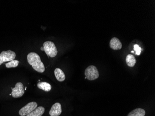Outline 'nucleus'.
Instances as JSON below:
<instances>
[{
	"label": "nucleus",
	"mask_w": 155,
	"mask_h": 116,
	"mask_svg": "<svg viewBox=\"0 0 155 116\" xmlns=\"http://www.w3.org/2000/svg\"><path fill=\"white\" fill-rule=\"evenodd\" d=\"M27 60L29 65L35 70L40 73H43L45 70L44 64L41 61L40 56L34 52L29 53L27 55Z\"/></svg>",
	"instance_id": "nucleus-1"
},
{
	"label": "nucleus",
	"mask_w": 155,
	"mask_h": 116,
	"mask_svg": "<svg viewBox=\"0 0 155 116\" xmlns=\"http://www.w3.org/2000/svg\"><path fill=\"white\" fill-rule=\"evenodd\" d=\"M44 51L48 56L55 57L58 54V51L54 43L50 41H47L43 43Z\"/></svg>",
	"instance_id": "nucleus-2"
},
{
	"label": "nucleus",
	"mask_w": 155,
	"mask_h": 116,
	"mask_svg": "<svg viewBox=\"0 0 155 116\" xmlns=\"http://www.w3.org/2000/svg\"><path fill=\"white\" fill-rule=\"evenodd\" d=\"M84 75L86 76L85 78H87L89 81H94L100 76L98 70L95 66L93 65L89 66L86 68Z\"/></svg>",
	"instance_id": "nucleus-3"
},
{
	"label": "nucleus",
	"mask_w": 155,
	"mask_h": 116,
	"mask_svg": "<svg viewBox=\"0 0 155 116\" xmlns=\"http://www.w3.org/2000/svg\"><path fill=\"white\" fill-rule=\"evenodd\" d=\"M16 54L10 50L2 51L0 54V65L6 62H9L15 59Z\"/></svg>",
	"instance_id": "nucleus-4"
},
{
	"label": "nucleus",
	"mask_w": 155,
	"mask_h": 116,
	"mask_svg": "<svg viewBox=\"0 0 155 116\" xmlns=\"http://www.w3.org/2000/svg\"><path fill=\"white\" fill-rule=\"evenodd\" d=\"M38 106V104L35 102H31L28 103L24 107L21 108L19 111V114L21 116H27V115L35 109Z\"/></svg>",
	"instance_id": "nucleus-5"
},
{
	"label": "nucleus",
	"mask_w": 155,
	"mask_h": 116,
	"mask_svg": "<svg viewBox=\"0 0 155 116\" xmlns=\"http://www.w3.org/2000/svg\"><path fill=\"white\" fill-rule=\"evenodd\" d=\"M11 95L14 98L21 97L25 92L24 86L22 83L18 82L15 85V87L12 88Z\"/></svg>",
	"instance_id": "nucleus-6"
},
{
	"label": "nucleus",
	"mask_w": 155,
	"mask_h": 116,
	"mask_svg": "<svg viewBox=\"0 0 155 116\" xmlns=\"http://www.w3.org/2000/svg\"><path fill=\"white\" fill-rule=\"evenodd\" d=\"M61 113V105L59 103H56L52 105L49 111V115L51 116H59Z\"/></svg>",
	"instance_id": "nucleus-7"
},
{
	"label": "nucleus",
	"mask_w": 155,
	"mask_h": 116,
	"mask_svg": "<svg viewBox=\"0 0 155 116\" xmlns=\"http://www.w3.org/2000/svg\"><path fill=\"white\" fill-rule=\"evenodd\" d=\"M110 47L114 50H120L122 48V44L119 39L116 37H114L110 41Z\"/></svg>",
	"instance_id": "nucleus-8"
},
{
	"label": "nucleus",
	"mask_w": 155,
	"mask_h": 116,
	"mask_svg": "<svg viewBox=\"0 0 155 116\" xmlns=\"http://www.w3.org/2000/svg\"><path fill=\"white\" fill-rule=\"evenodd\" d=\"M54 75L57 81H64L66 79V76L64 72L60 68H57L55 69Z\"/></svg>",
	"instance_id": "nucleus-9"
},
{
	"label": "nucleus",
	"mask_w": 155,
	"mask_h": 116,
	"mask_svg": "<svg viewBox=\"0 0 155 116\" xmlns=\"http://www.w3.org/2000/svg\"><path fill=\"white\" fill-rule=\"evenodd\" d=\"M44 112H45L44 107L42 106H39L26 116H41Z\"/></svg>",
	"instance_id": "nucleus-10"
},
{
	"label": "nucleus",
	"mask_w": 155,
	"mask_h": 116,
	"mask_svg": "<svg viewBox=\"0 0 155 116\" xmlns=\"http://www.w3.org/2000/svg\"><path fill=\"white\" fill-rule=\"evenodd\" d=\"M37 85L38 88L45 91H49L52 89L51 85L46 82H40L37 83Z\"/></svg>",
	"instance_id": "nucleus-11"
},
{
	"label": "nucleus",
	"mask_w": 155,
	"mask_h": 116,
	"mask_svg": "<svg viewBox=\"0 0 155 116\" xmlns=\"http://www.w3.org/2000/svg\"><path fill=\"white\" fill-rule=\"evenodd\" d=\"M126 64L129 67L132 68L134 67L137 61L134 56L129 54L126 56Z\"/></svg>",
	"instance_id": "nucleus-12"
},
{
	"label": "nucleus",
	"mask_w": 155,
	"mask_h": 116,
	"mask_svg": "<svg viewBox=\"0 0 155 116\" xmlns=\"http://www.w3.org/2000/svg\"><path fill=\"white\" fill-rule=\"evenodd\" d=\"M145 111L141 108H137L130 111L127 116H144Z\"/></svg>",
	"instance_id": "nucleus-13"
},
{
	"label": "nucleus",
	"mask_w": 155,
	"mask_h": 116,
	"mask_svg": "<svg viewBox=\"0 0 155 116\" xmlns=\"http://www.w3.org/2000/svg\"><path fill=\"white\" fill-rule=\"evenodd\" d=\"M19 61L17 60H13V61H10L7 63L5 64L6 67L8 68H15L17 67L19 65Z\"/></svg>",
	"instance_id": "nucleus-14"
},
{
	"label": "nucleus",
	"mask_w": 155,
	"mask_h": 116,
	"mask_svg": "<svg viewBox=\"0 0 155 116\" xmlns=\"http://www.w3.org/2000/svg\"><path fill=\"white\" fill-rule=\"evenodd\" d=\"M134 49L136 52V55H139L141 52V48H140L137 44H135L134 45Z\"/></svg>",
	"instance_id": "nucleus-15"
},
{
	"label": "nucleus",
	"mask_w": 155,
	"mask_h": 116,
	"mask_svg": "<svg viewBox=\"0 0 155 116\" xmlns=\"http://www.w3.org/2000/svg\"><path fill=\"white\" fill-rule=\"evenodd\" d=\"M41 50L42 51H44V48H43V47H41Z\"/></svg>",
	"instance_id": "nucleus-16"
},
{
	"label": "nucleus",
	"mask_w": 155,
	"mask_h": 116,
	"mask_svg": "<svg viewBox=\"0 0 155 116\" xmlns=\"http://www.w3.org/2000/svg\"><path fill=\"white\" fill-rule=\"evenodd\" d=\"M131 53H134V51H131Z\"/></svg>",
	"instance_id": "nucleus-17"
}]
</instances>
